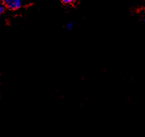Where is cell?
<instances>
[{
	"label": "cell",
	"mask_w": 145,
	"mask_h": 137,
	"mask_svg": "<svg viewBox=\"0 0 145 137\" xmlns=\"http://www.w3.org/2000/svg\"><path fill=\"white\" fill-rule=\"evenodd\" d=\"M72 27H73V24H72V22H69V23H67V24H66V28H67V30H71L72 29Z\"/></svg>",
	"instance_id": "obj_2"
},
{
	"label": "cell",
	"mask_w": 145,
	"mask_h": 137,
	"mask_svg": "<svg viewBox=\"0 0 145 137\" xmlns=\"http://www.w3.org/2000/svg\"><path fill=\"white\" fill-rule=\"evenodd\" d=\"M63 3H65V4H70V3H72V2H74V0H61Z\"/></svg>",
	"instance_id": "obj_3"
},
{
	"label": "cell",
	"mask_w": 145,
	"mask_h": 137,
	"mask_svg": "<svg viewBox=\"0 0 145 137\" xmlns=\"http://www.w3.org/2000/svg\"><path fill=\"white\" fill-rule=\"evenodd\" d=\"M4 11H5V7L2 5L0 6V13H2L4 12Z\"/></svg>",
	"instance_id": "obj_5"
},
{
	"label": "cell",
	"mask_w": 145,
	"mask_h": 137,
	"mask_svg": "<svg viewBox=\"0 0 145 137\" xmlns=\"http://www.w3.org/2000/svg\"><path fill=\"white\" fill-rule=\"evenodd\" d=\"M12 1H13V0H2L3 3L5 4V5H9V4L11 2H12Z\"/></svg>",
	"instance_id": "obj_4"
},
{
	"label": "cell",
	"mask_w": 145,
	"mask_h": 137,
	"mask_svg": "<svg viewBox=\"0 0 145 137\" xmlns=\"http://www.w3.org/2000/svg\"><path fill=\"white\" fill-rule=\"evenodd\" d=\"M7 6L9 9L15 11V10H17L18 8H20V7L21 6V0H13L12 2H11Z\"/></svg>",
	"instance_id": "obj_1"
}]
</instances>
